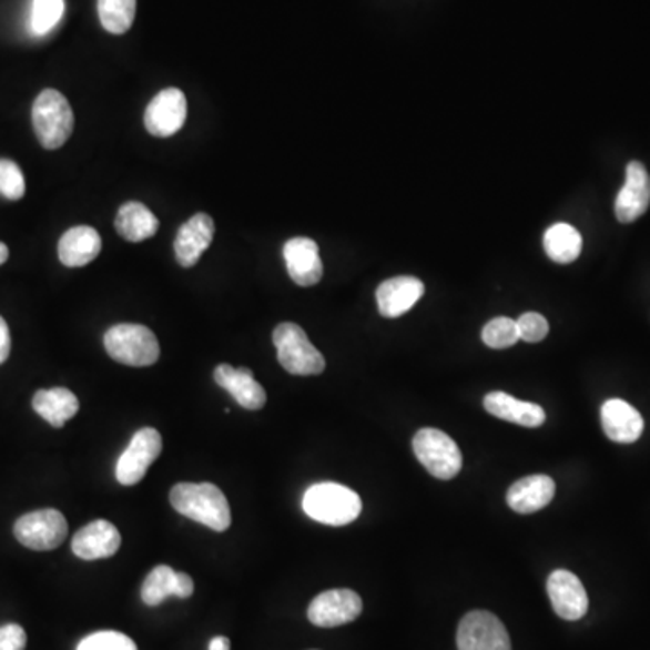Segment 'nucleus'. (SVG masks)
Instances as JSON below:
<instances>
[{
	"label": "nucleus",
	"mask_w": 650,
	"mask_h": 650,
	"mask_svg": "<svg viewBox=\"0 0 650 650\" xmlns=\"http://www.w3.org/2000/svg\"><path fill=\"white\" fill-rule=\"evenodd\" d=\"M171 502L177 514L219 534L232 525L228 499L212 483H180L172 488Z\"/></svg>",
	"instance_id": "nucleus-1"
},
{
	"label": "nucleus",
	"mask_w": 650,
	"mask_h": 650,
	"mask_svg": "<svg viewBox=\"0 0 650 650\" xmlns=\"http://www.w3.org/2000/svg\"><path fill=\"white\" fill-rule=\"evenodd\" d=\"M302 508L307 517L327 526L355 522L362 514V499L356 491L338 483H318L304 494Z\"/></svg>",
	"instance_id": "nucleus-2"
},
{
	"label": "nucleus",
	"mask_w": 650,
	"mask_h": 650,
	"mask_svg": "<svg viewBox=\"0 0 650 650\" xmlns=\"http://www.w3.org/2000/svg\"><path fill=\"white\" fill-rule=\"evenodd\" d=\"M33 129L40 145L54 151L73 134L74 114L68 100L54 89H45L33 103Z\"/></svg>",
	"instance_id": "nucleus-3"
},
{
	"label": "nucleus",
	"mask_w": 650,
	"mask_h": 650,
	"mask_svg": "<svg viewBox=\"0 0 650 650\" xmlns=\"http://www.w3.org/2000/svg\"><path fill=\"white\" fill-rule=\"evenodd\" d=\"M103 344L112 359L129 367H149L160 358L158 338L145 325H114L103 336Z\"/></svg>",
	"instance_id": "nucleus-4"
},
{
	"label": "nucleus",
	"mask_w": 650,
	"mask_h": 650,
	"mask_svg": "<svg viewBox=\"0 0 650 650\" xmlns=\"http://www.w3.org/2000/svg\"><path fill=\"white\" fill-rule=\"evenodd\" d=\"M273 344L277 347L278 362L287 373L295 376H316L324 373L325 358L311 344L301 325L292 322L277 325L273 331Z\"/></svg>",
	"instance_id": "nucleus-5"
},
{
	"label": "nucleus",
	"mask_w": 650,
	"mask_h": 650,
	"mask_svg": "<svg viewBox=\"0 0 650 650\" xmlns=\"http://www.w3.org/2000/svg\"><path fill=\"white\" fill-rule=\"evenodd\" d=\"M413 448L418 461L437 479H454L461 471V450L448 434L437 428H422L414 436Z\"/></svg>",
	"instance_id": "nucleus-6"
},
{
	"label": "nucleus",
	"mask_w": 650,
	"mask_h": 650,
	"mask_svg": "<svg viewBox=\"0 0 650 650\" xmlns=\"http://www.w3.org/2000/svg\"><path fill=\"white\" fill-rule=\"evenodd\" d=\"M68 520L59 510H37L20 517L13 528L17 540L33 551H51L68 537Z\"/></svg>",
	"instance_id": "nucleus-7"
},
{
	"label": "nucleus",
	"mask_w": 650,
	"mask_h": 650,
	"mask_svg": "<svg viewBox=\"0 0 650 650\" xmlns=\"http://www.w3.org/2000/svg\"><path fill=\"white\" fill-rule=\"evenodd\" d=\"M459 650H511L510 636L502 621L488 611H471L457 627Z\"/></svg>",
	"instance_id": "nucleus-8"
},
{
	"label": "nucleus",
	"mask_w": 650,
	"mask_h": 650,
	"mask_svg": "<svg viewBox=\"0 0 650 650\" xmlns=\"http://www.w3.org/2000/svg\"><path fill=\"white\" fill-rule=\"evenodd\" d=\"M161 448H163V441L155 428L138 430L122 457L118 459V483L123 486L138 485L146 476V470L151 468L152 463L160 457Z\"/></svg>",
	"instance_id": "nucleus-9"
},
{
	"label": "nucleus",
	"mask_w": 650,
	"mask_h": 650,
	"mask_svg": "<svg viewBox=\"0 0 650 650\" xmlns=\"http://www.w3.org/2000/svg\"><path fill=\"white\" fill-rule=\"evenodd\" d=\"M364 611L358 592L351 589L324 591L309 603L307 618L316 627H341L355 621Z\"/></svg>",
	"instance_id": "nucleus-10"
},
{
	"label": "nucleus",
	"mask_w": 650,
	"mask_h": 650,
	"mask_svg": "<svg viewBox=\"0 0 650 650\" xmlns=\"http://www.w3.org/2000/svg\"><path fill=\"white\" fill-rule=\"evenodd\" d=\"M186 112H189V103H186L185 93L181 89H163L161 93L152 98V102L146 108V131L151 132L152 136H174L185 125Z\"/></svg>",
	"instance_id": "nucleus-11"
},
{
	"label": "nucleus",
	"mask_w": 650,
	"mask_h": 650,
	"mask_svg": "<svg viewBox=\"0 0 650 650\" xmlns=\"http://www.w3.org/2000/svg\"><path fill=\"white\" fill-rule=\"evenodd\" d=\"M548 595L558 617L577 621L586 617L589 598L580 578L566 569H557L548 578Z\"/></svg>",
	"instance_id": "nucleus-12"
},
{
	"label": "nucleus",
	"mask_w": 650,
	"mask_h": 650,
	"mask_svg": "<svg viewBox=\"0 0 650 650\" xmlns=\"http://www.w3.org/2000/svg\"><path fill=\"white\" fill-rule=\"evenodd\" d=\"M626 185L621 186L615 204V212L620 223H634L646 214L650 204V175L640 161L627 165Z\"/></svg>",
	"instance_id": "nucleus-13"
},
{
	"label": "nucleus",
	"mask_w": 650,
	"mask_h": 650,
	"mask_svg": "<svg viewBox=\"0 0 650 650\" xmlns=\"http://www.w3.org/2000/svg\"><path fill=\"white\" fill-rule=\"evenodd\" d=\"M284 261L287 273L295 284L302 287L315 286L322 281L324 266H322L318 244L309 237L290 238L284 244Z\"/></svg>",
	"instance_id": "nucleus-14"
},
{
	"label": "nucleus",
	"mask_w": 650,
	"mask_h": 650,
	"mask_svg": "<svg viewBox=\"0 0 650 650\" xmlns=\"http://www.w3.org/2000/svg\"><path fill=\"white\" fill-rule=\"evenodd\" d=\"M122 546V535L109 520H93L73 537L71 548L82 560H100L114 557Z\"/></svg>",
	"instance_id": "nucleus-15"
},
{
	"label": "nucleus",
	"mask_w": 650,
	"mask_h": 650,
	"mask_svg": "<svg viewBox=\"0 0 650 650\" xmlns=\"http://www.w3.org/2000/svg\"><path fill=\"white\" fill-rule=\"evenodd\" d=\"M214 235L215 224L209 214H195L186 221L174 241L177 263L183 267H192L200 263L201 255L210 248Z\"/></svg>",
	"instance_id": "nucleus-16"
},
{
	"label": "nucleus",
	"mask_w": 650,
	"mask_h": 650,
	"mask_svg": "<svg viewBox=\"0 0 650 650\" xmlns=\"http://www.w3.org/2000/svg\"><path fill=\"white\" fill-rule=\"evenodd\" d=\"M425 293V284L419 278L410 275L388 278L382 282L376 292V302H378L379 315L385 318H398L405 315L407 311L416 306V302Z\"/></svg>",
	"instance_id": "nucleus-17"
},
{
	"label": "nucleus",
	"mask_w": 650,
	"mask_h": 650,
	"mask_svg": "<svg viewBox=\"0 0 650 650\" xmlns=\"http://www.w3.org/2000/svg\"><path fill=\"white\" fill-rule=\"evenodd\" d=\"M214 379L246 410H258L266 405V390L246 367L235 369L232 365L221 364L215 369Z\"/></svg>",
	"instance_id": "nucleus-18"
},
{
	"label": "nucleus",
	"mask_w": 650,
	"mask_h": 650,
	"mask_svg": "<svg viewBox=\"0 0 650 650\" xmlns=\"http://www.w3.org/2000/svg\"><path fill=\"white\" fill-rule=\"evenodd\" d=\"M194 592V582L186 573H180L169 566L152 569L141 588V598L146 606L155 607L169 597L190 598Z\"/></svg>",
	"instance_id": "nucleus-19"
},
{
	"label": "nucleus",
	"mask_w": 650,
	"mask_h": 650,
	"mask_svg": "<svg viewBox=\"0 0 650 650\" xmlns=\"http://www.w3.org/2000/svg\"><path fill=\"white\" fill-rule=\"evenodd\" d=\"M602 427L611 441L629 445L640 439L643 433V418L623 399H609L602 407Z\"/></svg>",
	"instance_id": "nucleus-20"
},
{
	"label": "nucleus",
	"mask_w": 650,
	"mask_h": 650,
	"mask_svg": "<svg viewBox=\"0 0 650 650\" xmlns=\"http://www.w3.org/2000/svg\"><path fill=\"white\" fill-rule=\"evenodd\" d=\"M553 497L555 480L549 476H528L519 479L506 494L511 510L522 515L542 510Z\"/></svg>",
	"instance_id": "nucleus-21"
},
{
	"label": "nucleus",
	"mask_w": 650,
	"mask_h": 650,
	"mask_svg": "<svg viewBox=\"0 0 650 650\" xmlns=\"http://www.w3.org/2000/svg\"><path fill=\"white\" fill-rule=\"evenodd\" d=\"M485 408L491 416H496L502 422L515 423L520 427L537 428L546 422V413L540 405L520 402L502 390L486 394Z\"/></svg>",
	"instance_id": "nucleus-22"
},
{
	"label": "nucleus",
	"mask_w": 650,
	"mask_h": 650,
	"mask_svg": "<svg viewBox=\"0 0 650 650\" xmlns=\"http://www.w3.org/2000/svg\"><path fill=\"white\" fill-rule=\"evenodd\" d=\"M102 252V237L91 226H74L63 233L59 243L60 263L68 267H82L93 263Z\"/></svg>",
	"instance_id": "nucleus-23"
},
{
	"label": "nucleus",
	"mask_w": 650,
	"mask_h": 650,
	"mask_svg": "<svg viewBox=\"0 0 650 650\" xmlns=\"http://www.w3.org/2000/svg\"><path fill=\"white\" fill-rule=\"evenodd\" d=\"M33 408L51 427L62 428L77 416L80 403L68 388H42L33 396Z\"/></svg>",
	"instance_id": "nucleus-24"
},
{
	"label": "nucleus",
	"mask_w": 650,
	"mask_h": 650,
	"mask_svg": "<svg viewBox=\"0 0 650 650\" xmlns=\"http://www.w3.org/2000/svg\"><path fill=\"white\" fill-rule=\"evenodd\" d=\"M116 232L122 235L129 243H141L146 238L154 237L160 230V221L146 209L145 204L129 201L118 210L116 221H114Z\"/></svg>",
	"instance_id": "nucleus-25"
},
{
	"label": "nucleus",
	"mask_w": 650,
	"mask_h": 650,
	"mask_svg": "<svg viewBox=\"0 0 650 650\" xmlns=\"http://www.w3.org/2000/svg\"><path fill=\"white\" fill-rule=\"evenodd\" d=\"M544 250L555 263L571 264L582 253V235L571 224H553L544 235Z\"/></svg>",
	"instance_id": "nucleus-26"
},
{
	"label": "nucleus",
	"mask_w": 650,
	"mask_h": 650,
	"mask_svg": "<svg viewBox=\"0 0 650 650\" xmlns=\"http://www.w3.org/2000/svg\"><path fill=\"white\" fill-rule=\"evenodd\" d=\"M98 17L109 33H126L136 19V0H98Z\"/></svg>",
	"instance_id": "nucleus-27"
},
{
	"label": "nucleus",
	"mask_w": 650,
	"mask_h": 650,
	"mask_svg": "<svg viewBox=\"0 0 650 650\" xmlns=\"http://www.w3.org/2000/svg\"><path fill=\"white\" fill-rule=\"evenodd\" d=\"M65 4L63 0H33L31 6L30 30L37 37H44L59 26Z\"/></svg>",
	"instance_id": "nucleus-28"
},
{
	"label": "nucleus",
	"mask_w": 650,
	"mask_h": 650,
	"mask_svg": "<svg viewBox=\"0 0 650 650\" xmlns=\"http://www.w3.org/2000/svg\"><path fill=\"white\" fill-rule=\"evenodd\" d=\"M520 341L517 321L508 316H497L488 322L483 329V342L490 349H508Z\"/></svg>",
	"instance_id": "nucleus-29"
},
{
	"label": "nucleus",
	"mask_w": 650,
	"mask_h": 650,
	"mask_svg": "<svg viewBox=\"0 0 650 650\" xmlns=\"http://www.w3.org/2000/svg\"><path fill=\"white\" fill-rule=\"evenodd\" d=\"M26 194L24 174L16 161L0 160V195L6 200L19 201Z\"/></svg>",
	"instance_id": "nucleus-30"
},
{
	"label": "nucleus",
	"mask_w": 650,
	"mask_h": 650,
	"mask_svg": "<svg viewBox=\"0 0 650 650\" xmlns=\"http://www.w3.org/2000/svg\"><path fill=\"white\" fill-rule=\"evenodd\" d=\"M77 650H138V647L122 632L102 631L83 638Z\"/></svg>",
	"instance_id": "nucleus-31"
},
{
	"label": "nucleus",
	"mask_w": 650,
	"mask_h": 650,
	"mask_svg": "<svg viewBox=\"0 0 650 650\" xmlns=\"http://www.w3.org/2000/svg\"><path fill=\"white\" fill-rule=\"evenodd\" d=\"M519 327L520 341L529 342V344H537L542 342L549 333V324L539 313H525L517 321Z\"/></svg>",
	"instance_id": "nucleus-32"
},
{
	"label": "nucleus",
	"mask_w": 650,
	"mask_h": 650,
	"mask_svg": "<svg viewBox=\"0 0 650 650\" xmlns=\"http://www.w3.org/2000/svg\"><path fill=\"white\" fill-rule=\"evenodd\" d=\"M28 636L17 623L0 627V650H24Z\"/></svg>",
	"instance_id": "nucleus-33"
},
{
	"label": "nucleus",
	"mask_w": 650,
	"mask_h": 650,
	"mask_svg": "<svg viewBox=\"0 0 650 650\" xmlns=\"http://www.w3.org/2000/svg\"><path fill=\"white\" fill-rule=\"evenodd\" d=\"M11 353L10 327L6 324L4 318L0 316V365L4 364Z\"/></svg>",
	"instance_id": "nucleus-34"
},
{
	"label": "nucleus",
	"mask_w": 650,
	"mask_h": 650,
	"mask_svg": "<svg viewBox=\"0 0 650 650\" xmlns=\"http://www.w3.org/2000/svg\"><path fill=\"white\" fill-rule=\"evenodd\" d=\"M209 650H230V640L224 636H215L214 640L210 641Z\"/></svg>",
	"instance_id": "nucleus-35"
},
{
	"label": "nucleus",
	"mask_w": 650,
	"mask_h": 650,
	"mask_svg": "<svg viewBox=\"0 0 650 650\" xmlns=\"http://www.w3.org/2000/svg\"><path fill=\"white\" fill-rule=\"evenodd\" d=\"M8 257H10V250L4 243H0V266L8 261Z\"/></svg>",
	"instance_id": "nucleus-36"
}]
</instances>
